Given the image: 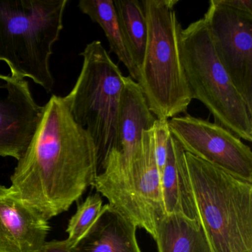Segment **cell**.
<instances>
[{"instance_id":"cell-1","label":"cell","mask_w":252,"mask_h":252,"mask_svg":"<svg viewBox=\"0 0 252 252\" xmlns=\"http://www.w3.org/2000/svg\"><path fill=\"white\" fill-rule=\"evenodd\" d=\"M98 156L64 97L52 95L26 153L11 176L19 197L45 220L63 213L95 184Z\"/></svg>"},{"instance_id":"cell-2","label":"cell","mask_w":252,"mask_h":252,"mask_svg":"<svg viewBox=\"0 0 252 252\" xmlns=\"http://www.w3.org/2000/svg\"><path fill=\"white\" fill-rule=\"evenodd\" d=\"M68 0L0 1V62L17 79L29 78L48 93L53 46L60 39Z\"/></svg>"},{"instance_id":"cell-3","label":"cell","mask_w":252,"mask_h":252,"mask_svg":"<svg viewBox=\"0 0 252 252\" xmlns=\"http://www.w3.org/2000/svg\"><path fill=\"white\" fill-rule=\"evenodd\" d=\"M200 225L213 252H252V182L185 152Z\"/></svg>"},{"instance_id":"cell-4","label":"cell","mask_w":252,"mask_h":252,"mask_svg":"<svg viewBox=\"0 0 252 252\" xmlns=\"http://www.w3.org/2000/svg\"><path fill=\"white\" fill-rule=\"evenodd\" d=\"M147 42L138 85L152 113L169 120L185 113L191 101L182 60V26L174 7L178 0L141 1Z\"/></svg>"},{"instance_id":"cell-5","label":"cell","mask_w":252,"mask_h":252,"mask_svg":"<svg viewBox=\"0 0 252 252\" xmlns=\"http://www.w3.org/2000/svg\"><path fill=\"white\" fill-rule=\"evenodd\" d=\"M181 60L191 99L204 104L215 123L252 141V113L214 49L204 18L183 29Z\"/></svg>"},{"instance_id":"cell-6","label":"cell","mask_w":252,"mask_h":252,"mask_svg":"<svg viewBox=\"0 0 252 252\" xmlns=\"http://www.w3.org/2000/svg\"><path fill=\"white\" fill-rule=\"evenodd\" d=\"M80 56L83 58L82 70L64 98L76 123L95 144L99 172L116 147L125 76L100 41L88 44Z\"/></svg>"},{"instance_id":"cell-7","label":"cell","mask_w":252,"mask_h":252,"mask_svg":"<svg viewBox=\"0 0 252 252\" xmlns=\"http://www.w3.org/2000/svg\"><path fill=\"white\" fill-rule=\"evenodd\" d=\"M94 187L113 209L156 238L158 225L166 214L155 155L154 126L143 132L127 165H104Z\"/></svg>"},{"instance_id":"cell-8","label":"cell","mask_w":252,"mask_h":252,"mask_svg":"<svg viewBox=\"0 0 252 252\" xmlns=\"http://www.w3.org/2000/svg\"><path fill=\"white\" fill-rule=\"evenodd\" d=\"M171 135L186 153L252 182L250 147L220 125L189 114L168 121Z\"/></svg>"},{"instance_id":"cell-9","label":"cell","mask_w":252,"mask_h":252,"mask_svg":"<svg viewBox=\"0 0 252 252\" xmlns=\"http://www.w3.org/2000/svg\"><path fill=\"white\" fill-rule=\"evenodd\" d=\"M203 18L220 62L252 113V14L211 0Z\"/></svg>"},{"instance_id":"cell-10","label":"cell","mask_w":252,"mask_h":252,"mask_svg":"<svg viewBox=\"0 0 252 252\" xmlns=\"http://www.w3.org/2000/svg\"><path fill=\"white\" fill-rule=\"evenodd\" d=\"M43 112L27 80L0 74V156L21 159Z\"/></svg>"},{"instance_id":"cell-11","label":"cell","mask_w":252,"mask_h":252,"mask_svg":"<svg viewBox=\"0 0 252 252\" xmlns=\"http://www.w3.org/2000/svg\"><path fill=\"white\" fill-rule=\"evenodd\" d=\"M49 222L26 204L12 187L0 184V252H39Z\"/></svg>"},{"instance_id":"cell-12","label":"cell","mask_w":252,"mask_h":252,"mask_svg":"<svg viewBox=\"0 0 252 252\" xmlns=\"http://www.w3.org/2000/svg\"><path fill=\"white\" fill-rule=\"evenodd\" d=\"M157 119L150 110L139 85L130 76H125L116 147L101 168L107 163L119 166L127 165L141 141L143 132L151 129Z\"/></svg>"},{"instance_id":"cell-13","label":"cell","mask_w":252,"mask_h":252,"mask_svg":"<svg viewBox=\"0 0 252 252\" xmlns=\"http://www.w3.org/2000/svg\"><path fill=\"white\" fill-rule=\"evenodd\" d=\"M137 228L108 203L103 205L94 225L71 252H142L137 240Z\"/></svg>"},{"instance_id":"cell-14","label":"cell","mask_w":252,"mask_h":252,"mask_svg":"<svg viewBox=\"0 0 252 252\" xmlns=\"http://www.w3.org/2000/svg\"><path fill=\"white\" fill-rule=\"evenodd\" d=\"M160 178L165 214H176L199 221L185 151L171 134L166 163Z\"/></svg>"},{"instance_id":"cell-15","label":"cell","mask_w":252,"mask_h":252,"mask_svg":"<svg viewBox=\"0 0 252 252\" xmlns=\"http://www.w3.org/2000/svg\"><path fill=\"white\" fill-rule=\"evenodd\" d=\"M158 252H213L200 221L165 215L156 229Z\"/></svg>"},{"instance_id":"cell-16","label":"cell","mask_w":252,"mask_h":252,"mask_svg":"<svg viewBox=\"0 0 252 252\" xmlns=\"http://www.w3.org/2000/svg\"><path fill=\"white\" fill-rule=\"evenodd\" d=\"M78 7L102 29L110 51L117 56L119 61L127 69L130 77L138 83L140 74L126 50L113 0H81Z\"/></svg>"},{"instance_id":"cell-17","label":"cell","mask_w":252,"mask_h":252,"mask_svg":"<svg viewBox=\"0 0 252 252\" xmlns=\"http://www.w3.org/2000/svg\"><path fill=\"white\" fill-rule=\"evenodd\" d=\"M113 2L126 50L140 74L147 42V23L144 6L138 0Z\"/></svg>"},{"instance_id":"cell-18","label":"cell","mask_w":252,"mask_h":252,"mask_svg":"<svg viewBox=\"0 0 252 252\" xmlns=\"http://www.w3.org/2000/svg\"><path fill=\"white\" fill-rule=\"evenodd\" d=\"M103 206V200L99 193L88 196L86 200L78 206L77 210L69 220L67 240L73 247L91 228L96 220Z\"/></svg>"},{"instance_id":"cell-19","label":"cell","mask_w":252,"mask_h":252,"mask_svg":"<svg viewBox=\"0 0 252 252\" xmlns=\"http://www.w3.org/2000/svg\"><path fill=\"white\" fill-rule=\"evenodd\" d=\"M168 121L157 119L154 125L155 155L160 177L166 163L170 137Z\"/></svg>"},{"instance_id":"cell-20","label":"cell","mask_w":252,"mask_h":252,"mask_svg":"<svg viewBox=\"0 0 252 252\" xmlns=\"http://www.w3.org/2000/svg\"><path fill=\"white\" fill-rule=\"evenodd\" d=\"M39 252H72L71 246L67 239L46 242Z\"/></svg>"},{"instance_id":"cell-21","label":"cell","mask_w":252,"mask_h":252,"mask_svg":"<svg viewBox=\"0 0 252 252\" xmlns=\"http://www.w3.org/2000/svg\"><path fill=\"white\" fill-rule=\"evenodd\" d=\"M221 3L232 9L252 14V1L251 0H220Z\"/></svg>"}]
</instances>
